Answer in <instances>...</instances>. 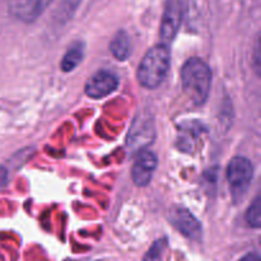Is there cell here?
I'll return each mask as SVG.
<instances>
[{
    "label": "cell",
    "instance_id": "7",
    "mask_svg": "<svg viewBox=\"0 0 261 261\" xmlns=\"http://www.w3.org/2000/svg\"><path fill=\"white\" fill-rule=\"evenodd\" d=\"M53 0H9L10 14L24 23L35 22L47 9Z\"/></svg>",
    "mask_w": 261,
    "mask_h": 261
},
{
    "label": "cell",
    "instance_id": "10",
    "mask_svg": "<svg viewBox=\"0 0 261 261\" xmlns=\"http://www.w3.org/2000/svg\"><path fill=\"white\" fill-rule=\"evenodd\" d=\"M110 51L119 61H125L132 55V40L126 31L120 30L115 33L110 42Z\"/></svg>",
    "mask_w": 261,
    "mask_h": 261
},
{
    "label": "cell",
    "instance_id": "12",
    "mask_svg": "<svg viewBox=\"0 0 261 261\" xmlns=\"http://www.w3.org/2000/svg\"><path fill=\"white\" fill-rule=\"evenodd\" d=\"M246 222L252 228H259L261 226V201L257 196L246 212Z\"/></svg>",
    "mask_w": 261,
    "mask_h": 261
},
{
    "label": "cell",
    "instance_id": "4",
    "mask_svg": "<svg viewBox=\"0 0 261 261\" xmlns=\"http://www.w3.org/2000/svg\"><path fill=\"white\" fill-rule=\"evenodd\" d=\"M182 20V3L181 0H166L161 20V43L168 46L177 35Z\"/></svg>",
    "mask_w": 261,
    "mask_h": 261
},
{
    "label": "cell",
    "instance_id": "5",
    "mask_svg": "<svg viewBox=\"0 0 261 261\" xmlns=\"http://www.w3.org/2000/svg\"><path fill=\"white\" fill-rule=\"evenodd\" d=\"M168 219L177 231L191 240H199L201 237V224L188 209L182 206H173L168 212Z\"/></svg>",
    "mask_w": 261,
    "mask_h": 261
},
{
    "label": "cell",
    "instance_id": "9",
    "mask_svg": "<svg viewBox=\"0 0 261 261\" xmlns=\"http://www.w3.org/2000/svg\"><path fill=\"white\" fill-rule=\"evenodd\" d=\"M153 138H154L153 120L148 116H138L127 135V145L132 149H139L140 152L143 148L152 143Z\"/></svg>",
    "mask_w": 261,
    "mask_h": 261
},
{
    "label": "cell",
    "instance_id": "11",
    "mask_svg": "<svg viewBox=\"0 0 261 261\" xmlns=\"http://www.w3.org/2000/svg\"><path fill=\"white\" fill-rule=\"evenodd\" d=\"M83 60V45L82 43H74L64 55L61 60V70L68 73V71L74 70L76 66Z\"/></svg>",
    "mask_w": 261,
    "mask_h": 261
},
{
    "label": "cell",
    "instance_id": "6",
    "mask_svg": "<svg viewBox=\"0 0 261 261\" xmlns=\"http://www.w3.org/2000/svg\"><path fill=\"white\" fill-rule=\"evenodd\" d=\"M157 165L158 160L154 153L145 149L140 150L135 157L132 168V177L135 185L140 188L149 185Z\"/></svg>",
    "mask_w": 261,
    "mask_h": 261
},
{
    "label": "cell",
    "instance_id": "1",
    "mask_svg": "<svg viewBox=\"0 0 261 261\" xmlns=\"http://www.w3.org/2000/svg\"><path fill=\"white\" fill-rule=\"evenodd\" d=\"M181 82L186 96L195 106L205 103L212 87V70L205 61L189 59L181 70Z\"/></svg>",
    "mask_w": 261,
    "mask_h": 261
},
{
    "label": "cell",
    "instance_id": "8",
    "mask_svg": "<svg viewBox=\"0 0 261 261\" xmlns=\"http://www.w3.org/2000/svg\"><path fill=\"white\" fill-rule=\"evenodd\" d=\"M119 79L114 73L99 70L91 76L86 83V94L93 99L103 98L116 91Z\"/></svg>",
    "mask_w": 261,
    "mask_h": 261
},
{
    "label": "cell",
    "instance_id": "2",
    "mask_svg": "<svg viewBox=\"0 0 261 261\" xmlns=\"http://www.w3.org/2000/svg\"><path fill=\"white\" fill-rule=\"evenodd\" d=\"M171 65V53L168 46L155 45L143 56L138 68V81L147 89H155L163 83Z\"/></svg>",
    "mask_w": 261,
    "mask_h": 261
},
{
    "label": "cell",
    "instance_id": "3",
    "mask_svg": "<svg viewBox=\"0 0 261 261\" xmlns=\"http://www.w3.org/2000/svg\"><path fill=\"white\" fill-rule=\"evenodd\" d=\"M254 177V167L247 158L237 155L232 158L227 167V180L233 200L237 201L245 196Z\"/></svg>",
    "mask_w": 261,
    "mask_h": 261
},
{
    "label": "cell",
    "instance_id": "13",
    "mask_svg": "<svg viewBox=\"0 0 261 261\" xmlns=\"http://www.w3.org/2000/svg\"><path fill=\"white\" fill-rule=\"evenodd\" d=\"M167 249V240L161 239L152 245L142 261H162L163 254Z\"/></svg>",
    "mask_w": 261,
    "mask_h": 261
},
{
    "label": "cell",
    "instance_id": "14",
    "mask_svg": "<svg viewBox=\"0 0 261 261\" xmlns=\"http://www.w3.org/2000/svg\"><path fill=\"white\" fill-rule=\"evenodd\" d=\"M239 261H260L259 255L255 254V252H250V254L245 255L244 257H241Z\"/></svg>",
    "mask_w": 261,
    "mask_h": 261
}]
</instances>
